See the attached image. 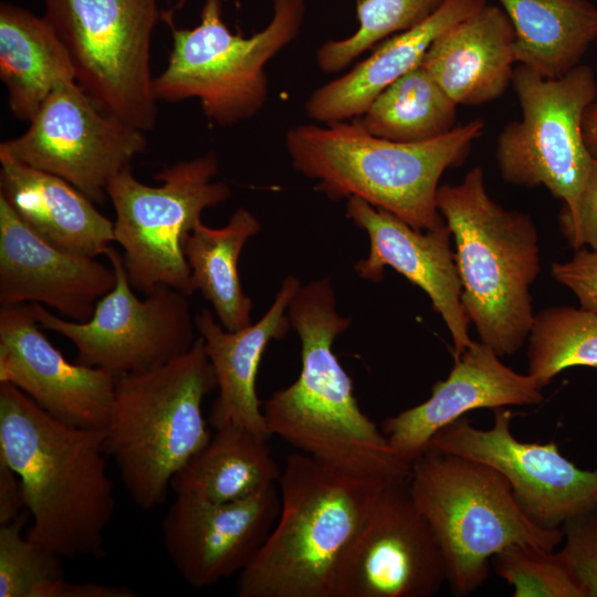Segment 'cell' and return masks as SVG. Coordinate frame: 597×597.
<instances>
[{
    "mask_svg": "<svg viewBox=\"0 0 597 597\" xmlns=\"http://www.w3.org/2000/svg\"><path fill=\"white\" fill-rule=\"evenodd\" d=\"M485 4L444 0L427 20L381 41L348 73L316 88L305 103L307 116L326 125L360 117L386 87L421 62L440 34Z\"/></svg>",
    "mask_w": 597,
    "mask_h": 597,
    "instance_id": "cb8c5ba5",
    "label": "cell"
},
{
    "mask_svg": "<svg viewBox=\"0 0 597 597\" xmlns=\"http://www.w3.org/2000/svg\"><path fill=\"white\" fill-rule=\"evenodd\" d=\"M346 214L369 238L368 256L354 265L357 275L380 282L390 266L425 291L451 334L457 359L472 339L448 224L422 232L357 197L348 198Z\"/></svg>",
    "mask_w": 597,
    "mask_h": 597,
    "instance_id": "d6986e66",
    "label": "cell"
},
{
    "mask_svg": "<svg viewBox=\"0 0 597 597\" xmlns=\"http://www.w3.org/2000/svg\"><path fill=\"white\" fill-rule=\"evenodd\" d=\"M559 551L584 597H597V506L567 521Z\"/></svg>",
    "mask_w": 597,
    "mask_h": 597,
    "instance_id": "836d02e7",
    "label": "cell"
},
{
    "mask_svg": "<svg viewBox=\"0 0 597 597\" xmlns=\"http://www.w3.org/2000/svg\"><path fill=\"white\" fill-rule=\"evenodd\" d=\"M145 132L101 111L77 83L57 86L0 157L53 174L94 203L109 181L147 150Z\"/></svg>",
    "mask_w": 597,
    "mask_h": 597,
    "instance_id": "4fadbf2b",
    "label": "cell"
},
{
    "mask_svg": "<svg viewBox=\"0 0 597 597\" xmlns=\"http://www.w3.org/2000/svg\"><path fill=\"white\" fill-rule=\"evenodd\" d=\"M409 488L442 548L454 596L482 586L499 552L512 545L555 549L563 542V530L534 523L507 480L485 463L426 451L411 463Z\"/></svg>",
    "mask_w": 597,
    "mask_h": 597,
    "instance_id": "52a82bcc",
    "label": "cell"
},
{
    "mask_svg": "<svg viewBox=\"0 0 597 597\" xmlns=\"http://www.w3.org/2000/svg\"><path fill=\"white\" fill-rule=\"evenodd\" d=\"M280 509L276 484L222 503L177 494L161 523L165 551L188 585L213 586L239 575L253 561Z\"/></svg>",
    "mask_w": 597,
    "mask_h": 597,
    "instance_id": "2e32d148",
    "label": "cell"
},
{
    "mask_svg": "<svg viewBox=\"0 0 597 597\" xmlns=\"http://www.w3.org/2000/svg\"><path fill=\"white\" fill-rule=\"evenodd\" d=\"M0 78L11 114L23 122L57 86L76 82L70 54L46 19L9 2L0 6Z\"/></svg>",
    "mask_w": 597,
    "mask_h": 597,
    "instance_id": "d4e9b609",
    "label": "cell"
},
{
    "mask_svg": "<svg viewBox=\"0 0 597 597\" xmlns=\"http://www.w3.org/2000/svg\"><path fill=\"white\" fill-rule=\"evenodd\" d=\"M484 127L474 118L436 139L398 143L357 122L303 124L286 132L285 147L293 167L316 179L315 189L331 200L360 198L422 231L446 223L437 207L439 180L464 161Z\"/></svg>",
    "mask_w": 597,
    "mask_h": 597,
    "instance_id": "277c9868",
    "label": "cell"
},
{
    "mask_svg": "<svg viewBox=\"0 0 597 597\" xmlns=\"http://www.w3.org/2000/svg\"><path fill=\"white\" fill-rule=\"evenodd\" d=\"M260 230L258 218L239 208L224 227L211 228L201 221L185 240L196 291L211 303L220 324L231 332L252 324L253 303L241 285L238 261L248 240Z\"/></svg>",
    "mask_w": 597,
    "mask_h": 597,
    "instance_id": "83f0119b",
    "label": "cell"
},
{
    "mask_svg": "<svg viewBox=\"0 0 597 597\" xmlns=\"http://www.w3.org/2000/svg\"><path fill=\"white\" fill-rule=\"evenodd\" d=\"M115 283L112 265L50 244L0 197L1 305L36 303L85 322Z\"/></svg>",
    "mask_w": 597,
    "mask_h": 597,
    "instance_id": "ac0fdd59",
    "label": "cell"
},
{
    "mask_svg": "<svg viewBox=\"0 0 597 597\" xmlns=\"http://www.w3.org/2000/svg\"><path fill=\"white\" fill-rule=\"evenodd\" d=\"M208 443L172 478L176 494L222 503L277 484L282 469L268 440L243 428H216Z\"/></svg>",
    "mask_w": 597,
    "mask_h": 597,
    "instance_id": "4316f807",
    "label": "cell"
},
{
    "mask_svg": "<svg viewBox=\"0 0 597 597\" xmlns=\"http://www.w3.org/2000/svg\"><path fill=\"white\" fill-rule=\"evenodd\" d=\"M42 329L31 304L1 305L0 383L13 385L66 425L104 429L117 377L69 362Z\"/></svg>",
    "mask_w": 597,
    "mask_h": 597,
    "instance_id": "e0dca14e",
    "label": "cell"
},
{
    "mask_svg": "<svg viewBox=\"0 0 597 597\" xmlns=\"http://www.w3.org/2000/svg\"><path fill=\"white\" fill-rule=\"evenodd\" d=\"M444 0H356L357 30L348 38L325 42L316 53L326 73L345 69L368 49L431 17Z\"/></svg>",
    "mask_w": 597,
    "mask_h": 597,
    "instance_id": "1f68e13d",
    "label": "cell"
},
{
    "mask_svg": "<svg viewBox=\"0 0 597 597\" xmlns=\"http://www.w3.org/2000/svg\"><path fill=\"white\" fill-rule=\"evenodd\" d=\"M213 151L172 164L154 175L158 186L138 180L128 167L108 184L114 211V242L123 249L129 283L144 294L166 286L190 296L196 292L185 256L187 235L202 212L227 201L228 184Z\"/></svg>",
    "mask_w": 597,
    "mask_h": 597,
    "instance_id": "9c48e42d",
    "label": "cell"
},
{
    "mask_svg": "<svg viewBox=\"0 0 597 597\" xmlns=\"http://www.w3.org/2000/svg\"><path fill=\"white\" fill-rule=\"evenodd\" d=\"M216 388L200 336L185 354L116 378L104 449L137 507L161 504L172 478L210 440L202 402Z\"/></svg>",
    "mask_w": 597,
    "mask_h": 597,
    "instance_id": "8992f818",
    "label": "cell"
},
{
    "mask_svg": "<svg viewBox=\"0 0 597 597\" xmlns=\"http://www.w3.org/2000/svg\"><path fill=\"white\" fill-rule=\"evenodd\" d=\"M559 226L572 247L589 245L597 251V158H593L574 211H561Z\"/></svg>",
    "mask_w": 597,
    "mask_h": 597,
    "instance_id": "e575fe53",
    "label": "cell"
},
{
    "mask_svg": "<svg viewBox=\"0 0 597 597\" xmlns=\"http://www.w3.org/2000/svg\"><path fill=\"white\" fill-rule=\"evenodd\" d=\"M273 14L259 32L232 33L222 20L221 2L206 0L200 22L178 28L166 18L171 49L154 80L158 101L197 98L206 117L230 126L256 115L269 95L266 63L300 34L305 0H272Z\"/></svg>",
    "mask_w": 597,
    "mask_h": 597,
    "instance_id": "ba28073f",
    "label": "cell"
},
{
    "mask_svg": "<svg viewBox=\"0 0 597 597\" xmlns=\"http://www.w3.org/2000/svg\"><path fill=\"white\" fill-rule=\"evenodd\" d=\"M43 17L65 45L77 85L103 112L144 132L158 100L150 70L157 0H43Z\"/></svg>",
    "mask_w": 597,
    "mask_h": 597,
    "instance_id": "30bf717a",
    "label": "cell"
},
{
    "mask_svg": "<svg viewBox=\"0 0 597 597\" xmlns=\"http://www.w3.org/2000/svg\"><path fill=\"white\" fill-rule=\"evenodd\" d=\"M515 33L516 64L559 77L597 40V7L588 0H498Z\"/></svg>",
    "mask_w": 597,
    "mask_h": 597,
    "instance_id": "484cf974",
    "label": "cell"
},
{
    "mask_svg": "<svg viewBox=\"0 0 597 597\" xmlns=\"http://www.w3.org/2000/svg\"><path fill=\"white\" fill-rule=\"evenodd\" d=\"M493 413L489 429L474 427L465 416L457 419L431 438L426 451L461 455L492 467L507 480L524 513L545 528H562L570 519L597 506V469L576 467L554 441L516 439L507 408H495Z\"/></svg>",
    "mask_w": 597,
    "mask_h": 597,
    "instance_id": "5bb4252c",
    "label": "cell"
},
{
    "mask_svg": "<svg viewBox=\"0 0 597 597\" xmlns=\"http://www.w3.org/2000/svg\"><path fill=\"white\" fill-rule=\"evenodd\" d=\"M514 43L506 13L486 3L440 34L420 63L458 105H482L512 84Z\"/></svg>",
    "mask_w": 597,
    "mask_h": 597,
    "instance_id": "7402d4cb",
    "label": "cell"
},
{
    "mask_svg": "<svg viewBox=\"0 0 597 597\" xmlns=\"http://www.w3.org/2000/svg\"><path fill=\"white\" fill-rule=\"evenodd\" d=\"M0 197L31 230L63 251L96 258L114 243V221L59 176L0 157Z\"/></svg>",
    "mask_w": 597,
    "mask_h": 597,
    "instance_id": "603a6c76",
    "label": "cell"
},
{
    "mask_svg": "<svg viewBox=\"0 0 597 597\" xmlns=\"http://www.w3.org/2000/svg\"><path fill=\"white\" fill-rule=\"evenodd\" d=\"M512 84L522 117L498 137L500 174L512 185L544 186L563 201L562 211L572 213L594 158L582 132L584 113L597 101L594 71L578 64L559 77H545L517 64Z\"/></svg>",
    "mask_w": 597,
    "mask_h": 597,
    "instance_id": "8fae6325",
    "label": "cell"
},
{
    "mask_svg": "<svg viewBox=\"0 0 597 597\" xmlns=\"http://www.w3.org/2000/svg\"><path fill=\"white\" fill-rule=\"evenodd\" d=\"M395 479L290 454L277 481L279 517L256 556L237 575V596L334 597L342 559Z\"/></svg>",
    "mask_w": 597,
    "mask_h": 597,
    "instance_id": "3957f363",
    "label": "cell"
},
{
    "mask_svg": "<svg viewBox=\"0 0 597 597\" xmlns=\"http://www.w3.org/2000/svg\"><path fill=\"white\" fill-rule=\"evenodd\" d=\"M301 339L302 368L289 387L262 402L266 428L304 454L344 470L398 478L410 467L360 409L353 380L333 352L350 320L336 310L329 279L301 286L287 307Z\"/></svg>",
    "mask_w": 597,
    "mask_h": 597,
    "instance_id": "7a4b0ae2",
    "label": "cell"
},
{
    "mask_svg": "<svg viewBox=\"0 0 597 597\" xmlns=\"http://www.w3.org/2000/svg\"><path fill=\"white\" fill-rule=\"evenodd\" d=\"M104 429L66 425L0 383V462L20 478L27 537L61 558H103L115 512Z\"/></svg>",
    "mask_w": 597,
    "mask_h": 597,
    "instance_id": "6da1fadb",
    "label": "cell"
},
{
    "mask_svg": "<svg viewBox=\"0 0 597 597\" xmlns=\"http://www.w3.org/2000/svg\"><path fill=\"white\" fill-rule=\"evenodd\" d=\"M457 107L419 63L386 87L356 122L376 137L421 143L455 128Z\"/></svg>",
    "mask_w": 597,
    "mask_h": 597,
    "instance_id": "f1b7e54d",
    "label": "cell"
},
{
    "mask_svg": "<svg viewBox=\"0 0 597 597\" xmlns=\"http://www.w3.org/2000/svg\"><path fill=\"white\" fill-rule=\"evenodd\" d=\"M205 1H206V0H205ZM216 1H219V2H221V3H222V2H224V1H229V0H216Z\"/></svg>",
    "mask_w": 597,
    "mask_h": 597,
    "instance_id": "f35d334b",
    "label": "cell"
},
{
    "mask_svg": "<svg viewBox=\"0 0 597 597\" xmlns=\"http://www.w3.org/2000/svg\"><path fill=\"white\" fill-rule=\"evenodd\" d=\"M551 274L554 280L568 287L577 297L580 307L597 313V251L576 249L566 262H554Z\"/></svg>",
    "mask_w": 597,
    "mask_h": 597,
    "instance_id": "d590c367",
    "label": "cell"
},
{
    "mask_svg": "<svg viewBox=\"0 0 597 597\" xmlns=\"http://www.w3.org/2000/svg\"><path fill=\"white\" fill-rule=\"evenodd\" d=\"M534 545H512L491 562L513 586L514 597H584L561 552Z\"/></svg>",
    "mask_w": 597,
    "mask_h": 597,
    "instance_id": "d6a6232c",
    "label": "cell"
},
{
    "mask_svg": "<svg viewBox=\"0 0 597 597\" xmlns=\"http://www.w3.org/2000/svg\"><path fill=\"white\" fill-rule=\"evenodd\" d=\"M582 132L589 153L594 158H597V101L591 103L585 111Z\"/></svg>",
    "mask_w": 597,
    "mask_h": 597,
    "instance_id": "74e56055",
    "label": "cell"
},
{
    "mask_svg": "<svg viewBox=\"0 0 597 597\" xmlns=\"http://www.w3.org/2000/svg\"><path fill=\"white\" fill-rule=\"evenodd\" d=\"M437 207L454 240L470 323L498 356L515 354L534 320L531 286L541 272L535 223L491 198L479 166L460 184L439 186Z\"/></svg>",
    "mask_w": 597,
    "mask_h": 597,
    "instance_id": "5b68a950",
    "label": "cell"
},
{
    "mask_svg": "<svg viewBox=\"0 0 597 597\" xmlns=\"http://www.w3.org/2000/svg\"><path fill=\"white\" fill-rule=\"evenodd\" d=\"M27 511L24 493L18 474L0 462V526L12 523Z\"/></svg>",
    "mask_w": 597,
    "mask_h": 597,
    "instance_id": "8d00e7d4",
    "label": "cell"
},
{
    "mask_svg": "<svg viewBox=\"0 0 597 597\" xmlns=\"http://www.w3.org/2000/svg\"><path fill=\"white\" fill-rule=\"evenodd\" d=\"M106 256L116 283L100 298L92 317L75 322L32 303L40 326L67 338L78 363L116 377L155 368L188 352L197 339L189 296L160 286L139 298L122 254L111 247Z\"/></svg>",
    "mask_w": 597,
    "mask_h": 597,
    "instance_id": "7c38bea8",
    "label": "cell"
},
{
    "mask_svg": "<svg viewBox=\"0 0 597 597\" xmlns=\"http://www.w3.org/2000/svg\"><path fill=\"white\" fill-rule=\"evenodd\" d=\"M527 374L543 389L573 366L597 367V313L552 306L534 315L527 337Z\"/></svg>",
    "mask_w": 597,
    "mask_h": 597,
    "instance_id": "4dcf8cb0",
    "label": "cell"
},
{
    "mask_svg": "<svg viewBox=\"0 0 597 597\" xmlns=\"http://www.w3.org/2000/svg\"><path fill=\"white\" fill-rule=\"evenodd\" d=\"M25 512L0 526V597H133L126 586L70 582L61 557L22 535Z\"/></svg>",
    "mask_w": 597,
    "mask_h": 597,
    "instance_id": "f546056e",
    "label": "cell"
},
{
    "mask_svg": "<svg viewBox=\"0 0 597 597\" xmlns=\"http://www.w3.org/2000/svg\"><path fill=\"white\" fill-rule=\"evenodd\" d=\"M543 399L532 376L516 373L489 346L472 341L454 359L449 376L433 384L427 400L385 419L380 429L394 453L411 465L439 430L469 411L531 406Z\"/></svg>",
    "mask_w": 597,
    "mask_h": 597,
    "instance_id": "ffe728a7",
    "label": "cell"
},
{
    "mask_svg": "<svg viewBox=\"0 0 597 597\" xmlns=\"http://www.w3.org/2000/svg\"><path fill=\"white\" fill-rule=\"evenodd\" d=\"M301 286L297 277L286 276L266 313L239 331L226 329L209 308L195 315L217 378L219 394L209 417L214 429L233 426L265 440L272 437L256 395V375L268 344L286 335L291 323L285 312Z\"/></svg>",
    "mask_w": 597,
    "mask_h": 597,
    "instance_id": "44dd1931",
    "label": "cell"
},
{
    "mask_svg": "<svg viewBox=\"0 0 597 597\" xmlns=\"http://www.w3.org/2000/svg\"><path fill=\"white\" fill-rule=\"evenodd\" d=\"M444 583L443 552L415 504L409 474L397 478L342 559L334 597H431Z\"/></svg>",
    "mask_w": 597,
    "mask_h": 597,
    "instance_id": "9a60e30c",
    "label": "cell"
}]
</instances>
